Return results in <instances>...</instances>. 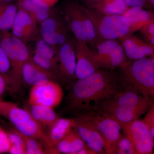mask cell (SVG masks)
I'll return each mask as SVG.
<instances>
[{"label": "cell", "mask_w": 154, "mask_h": 154, "mask_svg": "<svg viewBox=\"0 0 154 154\" xmlns=\"http://www.w3.org/2000/svg\"><path fill=\"white\" fill-rule=\"evenodd\" d=\"M9 86L10 79L9 77L0 72V99Z\"/></svg>", "instance_id": "d590c367"}, {"label": "cell", "mask_w": 154, "mask_h": 154, "mask_svg": "<svg viewBox=\"0 0 154 154\" xmlns=\"http://www.w3.org/2000/svg\"><path fill=\"white\" fill-rule=\"evenodd\" d=\"M150 107H116L97 108L93 110L117 122L122 130L137 119L141 115L146 113Z\"/></svg>", "instance_id": "9a60e30c"}, {"label": "cell", "mask_w": 154, "mask_h": 154, "mask_svg": "<svg viewBox=\"0 0 154 154\" xmlns=\"http://www.w3.org/2000/svg\"><path fill=\"white\" fill-rule=\"evenodd\" d=\"M0 115L8 119L21 134L44 141L46 133L29 111L13 102L0 99Z\"/></svg>", "instance_id": "5b68a950"}, {"label": "cell", "mask_w": 154, "mask_h": 154, "mask_svg": "<svg viewBox=\"0 0 154 154\" xmlns=\"http://www.w3.org/2000/svg\"><path fill=\"white\" fill-rule=\"evenodd\" d=\"M18 8L26 11L39 24L54 12L52 8L40 0H19Z\"/></svg>", "instance_id": "603a6c76"}, {"label": "cell", "mask_w": 154, "mask_h": 154, "mask_svg": "<svg viewBox=\"0 0 154 154\" xmlns=\"http://www.w3.org/2000/svg\"><path fill=\"white\" fill-rule=\"evenodd\" d=\"M2 129V128H1V126H0V130H1Z\"/></svg>", "instance_id": "7bdbcfd3"}, {"label": "cell", "mask_w": 154, "mask_h": 154, "mask_svg": "<svg viewBox=\"0 0 154 154\" xmlns=\"http://www.w3.org/2000/svg\"><path fill=\"white\" fill-rule=\"evenodd\" d=\"M63 91L60 85L54 81H48L33 86L28 98L30 105H42L54 108L62 101Z\"/></svg>", "instance_id": "30bf717a"}, {"label": "cell", "mask_w": 154, "mask_h": 154, "mask_svg": "<svg viewBox=\"0 0 154 154\" xmlns=\"http://www.w3.org/2000/svg\"><path fill=\"white\" fill-rule=\"evenodd\" d=\"M30 106L29 112L34 119L42 125L50 127L60 118L59 116L56 113L54 108L42 105Z\"/></svg>", "instance_id": "d4e9b609"}, {"label": "cell", "mask_w": 154, "mask_h": 154, "mask_svg": "<svg viewBox=\"0 0 154 154\" xmlns=\"http://www.w3.org/2000/svg\"><path fill=\"white\" fill-rule=\"evenodd\" d=\"M121 69L127 82L144 97L154 99V54L149 58L126 62Z\"/></svg>", "instance_id": "277c9868"}, {"label": "cell", "mask_w": 154, "mask_h": 154, "mask_svg": "<svg viewBox=\"0 0 154 154\" xmlns=\"http://www.w3.org/2000/svg\"><path fill=\"white\" fill-rule=\"evenodd\" d=\"M75 39H69L58 49V66L63 84L69 87L77 80Z\"/></svg>", "instance_id": "7c38bea8"}, {"label": "cell", "mask_w": 154, "mask_h": 154, "mask_svg": "<svg viewBox=\"0 0 154 154\" xmlns=\"http://www.w3.org/2000/svg\"></svg>", "instance_id": "ee69618b"}, {"label": "cell", "mask_w": 154, "mask_h": 154, "mask_svg": "<svg viewBox=\"0 0 154 154\" xmlns=\"http://www.w3.org/2000/svg\"><path fill=\"white\" fill-rule=\"evenodd\" d=\"M40 25L42 38L58 49L70 39L68 29L61 14L54 11Z\"/></svg>", "instance_id": "8fae6325"}, {"label": "cell", "mask_w": 154, "mask_h": 154, "mask_svg": "<svg viewBox=\"0 0 154 154\" xmlns=\"http://www.w3.org/2000/svg\"><path fill=\"white\" fill-rule=\"evenodd\" d=\"M85 9L94 24L100 42L122 39L131 35L129 25L123 15H105L87 7Z\"/></svg>", "instance_id": "8992f818"}, {"label": "cell", "mask_w": 154, "mask_h": 154, "mask_svg": "<svg viewBox=\"0 0 154 154\" xmlns=\"http://www.w3.org/2000/svg\"><path fill=\"white\" fill-rule=\"evenodd\" d=\"M37 24L26 11L19 8L12 26V34L27 45L38 36Z\"/></svg>", "instance_id": "5bb4252c"}, {"label": "cell", "mask_w": 154, "mask_h": 154, "mask_svg": "<svg viewBox=\"0 0 154 154\" xmlns=\"http://www.w3.org/2000/svg\"><path fill=\"white\" fill-rule=\"evenodd\" d=\"M76 113L87 119L102 137L105 143V154H112L116 143L122 135L121 125L115 120L92 109H83Z\"/></svg>", "instance_id": "52a82bcc"}, {"label": "cell", "mask_w": 154, "mask_h": 154, "mask_svg": "<svg viewBox=\"0 0 154 154\" xmlns=\"http://www.w3.org/2000/svg\"><path fill=\"white\" fill-rule=\"evenodd\" d=\"M122 15L129 25L131 34L154 21L153 13L141 7L129 8Z\"/></svg>", "instance_id": "44dd1931"}, {"label": "cell", "mask_w": 154, "mask_h": 154, "mask_svg": "<svg viewBox=\"0 0 154 154\" xmlns=\"http://www.w3.org/2000/svg\"><path fill=\"white\" fill-rule=\"evenodd\" d=\"M33 61L42 69L48 72L55 78L57 82L62 83L59 72L58 63L34 53L33 56H31Z\"/></svg>", "instance_id": "83f0119b"}, {"label": "cell", "mask_w": 154, "mask_h": 154, "mask_svg": "<svg viewBox=\"0 0 154 154\" xmlns=\"http://www.w3.org/2000/svg\"><path fill=\"white\" fill-rule=\"evenodd\" d=\"M76 154H97L94 150L86 145L83 148L77 152Z\"/></svg>", "instance_id": "74e56055"}, {"label": "cell", "mask_w": 154, "mask_h": 154, "mask_svg": "<svg viewBox=\"0 0 154 154\" xmlns=\"http://www.w3.org/2000/svg\"><path fill=\"white\" fill-rule=\"evenodd\" d=\"M0 45L11 64L9 87L12 92L18 93L22 85V67L31 55L26 44L9 31H0Z\"/></svg>", "instance_id": "7a4b0ae2"}, {"label": "cell", "mask_w": 154, "mask_h": 154, "mask_svg": "<svg viewBox=\"0 0 154 154\" xmlns=\"http://www.w3.org/2000/svg\"><path fill=\"white\" fill-rule=\"evenodd\" d=\"M11 144L8 133L2 129L0 130V154L9 152Z\"/></svg>", "instance_id": "e575fe53"}, {"label": "cell", "mask_w": 154, "mask_h": 154, "mask_svg": "<svg viewBox=\"0 0 154 154\" xmlns=\"http://www.w3.org/2000/svg\"><path fill=\"white\" fill-rule=\"evenodd\" d=\"M13 1L14 0H0V2H11Z\"/></svg>", "instance_id": "b9f144b4"}, {"label": "cell", "mask_w": 154, "mask_h": 154, "mask_svg": "<svg viewBox=\"0 0 154 154\" xmlns=\"http://www.w3.org/2000/svg\"><path fill=\"white\" fill-rule=\"evenodd\" d=\"M125 55L130 59L135 60L153 54L154 45L143 41L137 36L129 35L122 39Z\"/></svg>", "instance_id": "d6986e66"}, {"label": "cell", "mask_w": 154, "mask_h": 154, "mask_svg": "<svg viewBox=\"0 0 154 154\" xmlns=\"http://www.w3.org/2000/svg\"><path fill=\"white\" fill-rule=\"evenodd\" d=\"M11 146L9 152L11 154H26V146L23 138L17 130L8 133Z\"/></svg>", "instance_id": "f1b7e54d"}, {"label": "cell", "mask_w": 154, "mask_h": 154, "mask_svg": "<svg viewBox=\"0 0 154 154\" xmlns=\"http://www.w3.org/2000/svg\"><path fill=\"white\" fill-rule=\"evenodd\" d=\"M11 72V66L8 58L0 45V72L10 79Z\"/></svg>", "instance_id": "1f68e13d"}, {"label": "cell", "mask_w": 154, "mask_h": 154, "mask_svg": "<svg viewBox=\"0 0 154 154\" xmlns=\"http://www.w3.org/2000/svg\"><path fill=\"white\" fill-rule=\"evenodd\" d=\"M142 121L147 127L152 137L154 139V105L148 110Z\"/></svg>", "instance_id": "d6a6232c"}, {"label": "cell", "mask_w": 154, "mask_h": 154, "mask_svg": "<svg viewBox=\"0 0 154 154\" xmlns=\"http://www.w3.org/2000/svg\"><path fill=\"white\" fill-rule=\"evenodd\" d=\"M129 7L124 0H102L89 8L105 15H122Z\"/></svg>", "instance_id": "cb8c5ba5"}, {"label": "cell", "mask_w": 154, "mask_h": 154, "mask_svg": "<svg viewBox=\"0 0 154 154\" xmlns=\"http://www.w3.org/2000/svg\"><path fill=\"white\" fill-rule=\"evenodd\" d=\"M34 53L58 63V49L44 41L38 36L36 40Z\"/></svg>", "instance_id": "4316f807"}, {"label": "cell", "mask_w": 154, "mask_h": 154, "mask_svg": "<svg viewBox=\"0 0 154 154\" xmlns=\"http://www.w3.org/2000/svg\"><path fill=\"white\" fill-rule=\"evenodd\" d=\"M23 138L26 146V154H43L46 153V150L34 138L26 136L18 132Z\"/></svg>", "instance_id": "4dcf8cb0"}, {"label": "cell", "mask_w": 154, "mask_h": 154, "mask_svg": "<svg viewBox=\"0 0 154 154\" xmlns=\"http://www.w3.org/2000/svg\"><path fill=\"white\" fill-rule=\"evenodd\" d=\"M125 4L129 8L140 7L143 8H149L147 0H124Z\"/></svg>", "instance_id": "8d00e7d4"}, {"label": "cell", "mask_w": 154, "mask_h": 154, "mask_svg": "<svg viewBox=\"0 0 154 154\" xmlns=\"http://www.w3.org/2000/svg\"><path fill=\"white\" fill-rule=\"evenodd\" d=\"M22 77V84L31 87L48 81L57 82L52 75L33 61L31 56L23 65Z\"/></svg>", "instance_id": "ffe728a7"}, {"label": "cell", "mask_w": 154, "mask_h": 154, "mask_svg": "<svg viewBox=\"0 0 154 154\" xmlns=\"http://www.w3.org/2000/svg\"><path fill=\"white\" fill-rule=\"evenodd\" d=\"M86 145L75 128L51 149L48 153L76 154L77 152Z\"/></svg>", "instance_id": "7402d4cb"}, {"label": "cell", "mask_w": 154, "mask_h": 154, "mask_svg": "<svg viewBox=\"0 0 154 154\" xmlns=\"http://www.w3.org/2000/svg\"><path fill=\"white\" fill-rule=\"evenodd\" d=\"M122 131L131 141L137 154L153 153L154 139L142 120H135Z\"/></svg>", "instance_id": "4fadbf2b"}, {"label": "cell", "mask_w": 154, "mask_h": 154, "mask_svg": "<svg viewBox=\"0 0 154 154\" xmlns=\"http://www.w3.org/2000/svg\"><path fill=\"white\" fill-rule=\"evenodd\" d=\"M85 1L87 4V6H88L87 8H90L101 2L102 0H85Z\"/></svg>", "instance_id": "f35d334b"}, {"label": "cell", "mask_w": 154, "mask_h": 154, "mask_svg": "<svg viewBox=\"0 0 154 154\" xmlns=\"http://www.w3.org/2000/svg\"><path fill=\"white\" fill-rule=\"evenodd\" d=\"M74 119L75 128L86 144L94 150L97 154H105V143L102 137L94 126L85 119L78 113Z\"/></svg>", "instance_id": "2e32d148"}, {"label": "cell", "mask_w": 154, "mask_h": 154, "mask_svg": "<svg viewBox=\"0 0 154 154\" xmlns=\"http://www.w3.org/2000/svg\"><path fill=\"white\" fill-rule=\"evenodd\" d=\"M140 30L147 42L154 45V21L145 25Z\"/></svg>", "instance_id": "836d02e7"}, {"label": "cell", "mask_w": 154, "mask_h": 154, "mask_svg": "<svg viewBox=\"0 0 154 154\" xmlns=\"http://www.w3.org/2000/svg\"><path fill=\"white\" fill-rule=\"evenodd\" d=\"M153 105V99L144 97L128 84L113 96L94 103L88 109L94 110L116 107H151Z\"/></svg>", "instance_id": "9c48e42d"}, {"label": "cell", "mask_w": 154, "mask_h": 154, "mask_svg": "<svg viewBox=\"0 0 154 154\" xmlns=\"http://www.w3.org/2000/svg\"><path fill=\"white\" fill-rule=\"evenodd\" d=\"M112 154H137V152L131 141L123 134L116 143Z\"/></svg>", "instance_id": "f546056e"}, {"label": "cell", "mask_w": 154, "mask_h": 154, "mask_svg": "<svg viewBox=\"0 0 154 154\" xmlns=\"http://www.w3.org/2000/svg\"><path fill=\"white\" fill-rule=\"evenodd\" d=\"M93 51V60L97 69L114 70L126 63L122 45L117 40L101 42Z\"/></svg>", "instance_id": "ba28073f"}, {"label": "cell", "mask_w": 154, "mask_h": 154, "mask_svg": "<svg viewBox=\"0 0 154 154\" xmlns=\"http://www.w3.org/2000/svg\"><path fill=\"white\" fill-rule=\"evenodd\" d=\"M149 8H153L154 6V0H147Z\"/></svg>", "instance_id": "60d3db41"}, {"label": "cell", "mask_w": 154, "mask_h": 154, "mask_svg": "<svg viewBox=\"0 0 154 154\" xmlns=\"http://www.w3.org/2000/svg\"><path fill=\"white\" fill-rule=\"evenodd\" d=\"M76 57V75L77 79H82L93 74L98 69L92 57L93 51L85 42L75 39Z\"/></svg>", "instance_id": "e0dca14e"}, {"label": "cell", "mask_w": 154, "mask_h": 154, "mask_svg": "<svg viewBox=\"0 0 154 154\" xmlns=\"http://www.w3.org/2000/svg\"><path fill=\"white\" fill-rule=\"evenodd\" d=\"M75 126V121L74 119L60 117L54 124L50 127L49 132L46 133L45 139L42 143L45 146L46 153L71 132Z\"/></svg>", "instance_id": "ac0fdd59"}, {"label": "cell", "mask_w": 154, "mask_h": 154, "mask_svg": "<svg viewBox=\"0 0 154 154\" xmlns=\"http://www.w3.org/2000/svg\"><path fill=\"white\" fill-rule=\"evenodd\" d=\"M122 73L98 69L89 76L78 79L69 87L66 112L75 113L96 102L109 98L128 85Z\"/></svg>", "instance_id": "6da1fadb"}, {"label": "cell", "mask_w": 154, "mask_h": 154, "mask_svg": "<svg viewBox=\"0 0 154 154\" xmlns=\"http://www.w3.org/2000/svg\"><path fill=\"white\" fill-rule=\"evenodd\" d=\"M40 1L45 3L49 7L52 8L58 2L59 0H40Z\"/></svg>", "instance_id": "ab89813d"}, {"label": "cell", "mask_w": 154, "mask_h": 154, "mask_svg": "<svg viewBox=\"0 0 154 154\" xmlns=\"http://www.w3.org/2000/svg\"><path fill=\"white\" fill-rule=\"evenodd\" d=\"M19 8L11 2H0V31L11 30Z\"/></svg>", "instance_id": "484cf974"}, {"label": "cell", "mask_w": 154, "mask_h": 154, "mask_svg": "<svg viewBox=\"0 0 154 154\" xmlns=\"http://www.w3.org/2000/svg\"><path fill=\"white\" fill-rule=\"evenodd\" d=\"M68 29L77 40L96 46L100 42L92 20L87 15L85 6L70 2L64 6L60 13Z\"/></svg>", "instance_id": "3957f363"}]
</instances>
